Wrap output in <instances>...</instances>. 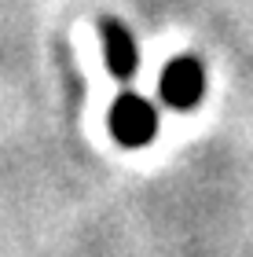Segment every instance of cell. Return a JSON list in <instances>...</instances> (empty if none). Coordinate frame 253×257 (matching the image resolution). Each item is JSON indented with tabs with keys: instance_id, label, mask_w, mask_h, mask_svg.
<instances>
[{
	"instance_id": "obj_1",
	"label": "cell",
	"mask_w": 253,
	"mask_h": 257,
	"mask_svg": "<svg viewBox=\"0 0 253 257\" xmlns=\"http://www.w3.org/2000/svg\"><path fill=\"white\" fill-rule=\"evenodd\" d=\"M158 133V114L143 96H125L114 99L110 107V136L118 140L121 147H147Z\"/></svg>"
},
{
	"instance_id": "obj_2",
	"label": "cell",
	"mask_w": 253,
	"mask_h": 257,
	"mask_svg": "<svg viewBox=\"0 0 253 257\" xmlns=\"http://www.w3.org/2000/svg\"><path fill=\"white\" fill-rule=\"evenodd\" d=\"M205 96V70L198 59L183 55V59H172L162 74V99L176 110H191L198 107V99Z\"/></svg>"
},
{
	"instance_id": "obj_3",
	"label": "cell",
	"mask_w": 253,
	"mask_h": 257,
	"mask_svg": "<svg viewBox=\"0 0 253 257\" xmlns=\"http://www.w3.org/2000/svg\"><path fill=\"white\" fill-rule=\"evenodd\" d=\"M103 55H107V70L118 81H129L136 74L140 55H136V44L121 22H103Z\"/></svg>"
}]
</instances>
